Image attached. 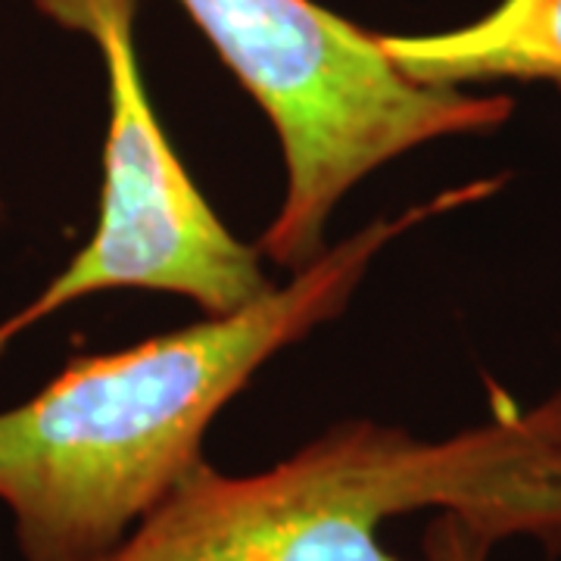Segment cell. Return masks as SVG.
Listing matches in <instances>:
<instances>
[{"instance_id": "obj_6", "label": "cell", "mask_w": 561, "mask_h": 561, "mask_svg": "<svg viewBox=\"0 0 561 561\" xmlns=\"http://www.w3.org/2000/svg\"><path fill=\"white\" fill-rule=\"evenodd\" d=\"M496 540L453 512H437L421 540V561H490Z\"/></svg>"}, {"instance_id": "obj_5", "label": "cell", "mask_w": 561, "mask_h": 561, "mask_svg": "<svg viewBox=\"0 0 561 561\" xmlns=\"http://www.w3.org/2000/svg\"><path fill=\"white\" fill-rule=\"evenodd\" d=\"M402 76L437 88L552 84L561 91V0H496L478 20L421 35H381Z\"/></svg>"}, {"instance_id": "obj_4", "label": "cell", "mask_w": 561, "mask_h": 561, "mask_svg": "<svg viewBox=\"0 0 561 561\" xmlns=\"http://www.w3.org/2000/svg\"><path fill=\"white\" fill-rule=\"evenodd\" d=\"M44 20L88 38L106 72V140L98 225L25 309L0 321V353L38 321L110 290L191 300L234 316L278 284L256 243L238 241L206 203L150 103L138 57V0H32Z\"/></svg>"}, {"instance_id": "obj_3", "label": "cell", "mask_w": 561, "mask_h": 561, "mask_svg": "<svg viewBox=\"0 0 561 561\" xmlns=\"http://www.w3.org/2000/svg\"><path fill=\"white\" fill-rule=\"evenodd\" d=\"M179 3L278 135L284 197L256 250L290 275L331 247L328 221L371 172L434 140L496 131L515 116L505 91L402 76L378 32L316 0Z\"/></svg>"}, {"instance_id": "obj_1", "label": "cell", "mask_w": 561, "mask_h": 561, "mask_svg": "<svg viewBox=\"0 0 561 561\" xmlns=\"http://www.w3.org/2000/svg\"><path fill=\"white\" fill-rule=\"evenodd\" d=\"M456 191L371 219L234 316L72 359L0 412V502L25 561H103L203 461L219 412L280 350L341 316L390 243Z\"/></svg>"}, {"instance_id": "obj_7", "label": "cell", "mask_w": 561, "mask_h": 561, "mask_svg": "<svg viewBox=\"0 0 561 561\" xmlns=\"http://www.w3.org/2000/svg\"><path fill=\"white\" fill-rule=\"evenodd\" d=\"M3 219H7V203L0 197V225H3Z\"/></svg>"}, {"instance_id": "obj_2", "label": "cell", "mask_w": 561, "mask_h": 561, "mask_svg": "<svg viewBox=\"0 0 561 561\" xmlns=\"http://www.w3.org/2000/svg\"><path fill=\"white\" fill-rule=\"evenodd\" d=\"M412 512L561 556V387L440 440L356 419L256 474L203 461L103 561H402L381 527Z\"/></svg>"}]
</instances>
